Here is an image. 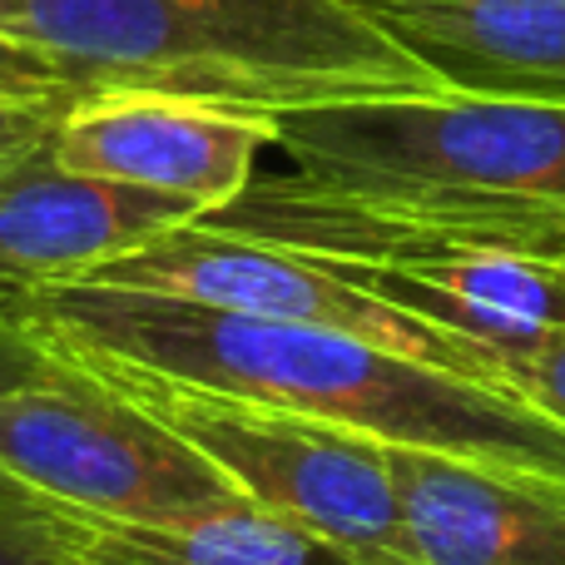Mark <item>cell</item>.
<instances>
[{"instance_id":"13","label":"cell","mask_w":565,"mask_h":565,"mask_svg":"<svg viewBox=\"0 0 565 565\" xmlns=\"http://www.w3.org/2000/svg\"><path fill=\"white\" fill-rule=\"evenodd\" d=\"M79 516L0 471V565H79Z\"/></svg>"},{"instance_id":"14","label":"cell","mask_w":565,"mask_h":565,"mask_svg":"<svg viewBox=\"0 0 565 565\" xmlns=\"http://www.w3.org/2000/svg\"><path fill=\"white\" fill-rule=\"evenodd\" d=\"M507 377L516 382L526 397H536L546 412L565 422V328L546 332L531 352H516L507 362Z\"/></svg>"},{"instance_id":"12","label":"cell","mask_w":565,"mask_h":565,"mask_svg":"<svg viewBox=\"0 0 565 565\" xmlns=\"http://www.w3.org/2000/svg\"><path fill=\"white\" fill-rule=\"evenodd\" d=\"M75 546L79 565H367L254 501H234L179 526H115L79 516Z\"/></svg>"},{"instance_id":"10","label":"cell","mask_w":565,"mask_h":565,"mask_svg":"<svg viewBox=\"0 0 565 565\" xmlns=\"http://www.w3.org/2000/svg\"><path fill=\"white\" fill-rule=\"evenodd\" d=\"M407 565H565V487L387 447Z\"/></svg>"},{"instance_id":"8","label":"cell","mask_w":565,"mask_h":565,"mask_svg":"<svg viewBox=\"0 0 565 565\" xmlns=\"http://www.w3.org/2000/svg\"><path fill=\"white\" fill-rule=\"evenodd\" d=\"M268 145H278V119L159 89H79L50 125L65 169L184 199L199 214L234 204Z\"/></svg>"},{"instance_id":"1","label":"cell","mask_w":565,"mask_h":565,"mask_svg":"<svg viewBox=\"0 0 565 565\" xmlns=\"http://www.w3.org/2000/svg\"><path fill=\"white\" fill-rule=\"evenodd\" d=\"M15 312L70 367H115L352 427L565 487V422L511 382L467 377L367 338L105 282H50Z\"/></svg>"},{"instance_id":"18","label":"cell","mask_w":565,"mask_h":565,"mask_svg":"<svg viewBox=\"0 0 565 565\" xmlns=\"http://www.w3.org/2000/svg\"><path fill=\"white\" fill-rule=\"evenodd\" d=\"M556 274H561V288H565V258H556Z\"/></svg>"},{"instance_id":"17","label":"cell","mask_w":565,"mask_h":565,"mask_svg":"<svg viewBox=\"0 0 565 565\" xmlns=\"http://www.w3.org/2000/svg\"><path fill=\"white\" fill-rule=\"evenodd\" d=\"M0 95H70V89L50 75L45 60H35L30 50L0 35Z\"/></svg>"},{"instance_id":"11","label":"cell","mask_w":565,"mask_h":565,"mask_svg":"<svg viewBox=\"0 0 565 565\" xmlns=\"http://www.w3.org/2000/svg\"><path fill=\"white\" fill-rule=\"evenodd\" d=\"M457 95L565 105V0H352Z\"/></svg>"},{"instance_id":"4","label":"cell","mask_w":565,"mask_h":565,"mask_svg":"<svg viewBox=\"0 0 565 565\" xmlns=\"http://www.w3.org/2000/svg\"><path fill=\"white\" fill-rule=\"evenodd\" d=\"M199 218L308 258L372 298L487 348L501 367L565 328L556 258L412 224L298 169L258 174L234 204Z\"/></svg>"},{"instance_id":"2","label":"cell","mask_w":565,"mask_h":565,"mask_svg":"<svg viewBox=\"0 0 565 565\" xmlns=\"http://www.w3.org/2000/svg\"><path fill=\"white\" fill-rule=\"evenodd\" d=\"M0 35L79 89H159L248 115L451 95L352 0H0Z\"/></svg>"},{"instance_id":"7","label":"cell","mask_w":565,"mask_h":565,"mask_svg":"<svg viewBox=\"0 0 565 565\" xmlns=\"http://www.w3.org/2000/svg\"><path fill=\"white\" fill-rule=\"evenodd\" d=\"M79 282H105V288H129V292H164V298L204 302V308L352 332V338H367L377 348L407 352V358L437 362V367H451V372H467V377L511 382L507 367L487 348H477V342L431 328V322L352 288L338 274H328V268L308 264V258L282 254V248L258 244V238H244V234H228V228H214L204 218L179 224L169 234L149 238V244L129 248V254L109 258L105 268H95V274Z\"/></svg>"},{"instance_id":"5","label":"cell","mask_w":565,"mask_h":565,"mask_svg":"<svg viewBox=\"0 0 565 565\" xmlns=\"http://www.w3.org/2000/svg\"><path fill=\"white\" fill-rule=\"evenodd\" d=\"M0 471L70 516L115 526H179L248 501L154 412L60 358L0 387Z\"/></svg>"},{"instance_id":"3","label":"cell","mask_w":565,"mask_h":565,"mask_svg":"<svg viewBox=\"0 0 565 565\" xmlns=\"http://www.w3.org/2000/svg\"><path fill=\"white\" fill-rule=\"evenodd\" d=\"M292 169L412 224L565 258V105L407 95L278 119Z\"/></svg>"},{"instance_id":"16","label":"cell","mask_w":565,"mask_h":565,"mask_svg":"<svg viewBox=\"0 0 565 565\" xmlns=\"http://www.w3.org/2000/svg\"><path fill=\"white\" fill-rule=\"evenodd\" d=\"M65 99L70 95H0V154H10V149H20L25 139L45 135Z\"/></svg>"},{"instance_id":"9","label":"cell","mask_w":565,"mask_h":565,"mask_svg":"<svg viewBox=\"0 0 565 565\" xmlns=\"http://www.w3.org/2000/svg\"><path fill=\"white\" fill-rule=\"evenodd\" d=\"M194 218L199 209L184 199L65 169L45 129L0 154V302L50 282H79Z\"/></svg>"},{"instance_id":"15","label":"cell","mask_w":565,"mask_h":565,"mask_svg":"<svg viewBox=\"0 0 565 565\" xmlns=\"http://www.w3.org/2000/svg\"><path fill=\"white\" fill-rule=\"evenodd\" d=\"M50 367H55V352L20 322V312L10 308V302H0V387L30 382Z\"/></svg>"},{"instance_id":"6","label":"cell","mask_w":565,"mask_h":565,"mask_svg":"<svg viewBox=\"0 0 565 565\" xmlns=\"http://www.w3.org/2000/svg\"><path fill=\"white\" fill-rule=\"evenodd\" d=\"M85 372L154 412L169 431L204 451L254 507L318 531L367 565H407L397 477L382 441L268 402L218 397L115 367Z\"/></svg>"}]
</instances>
